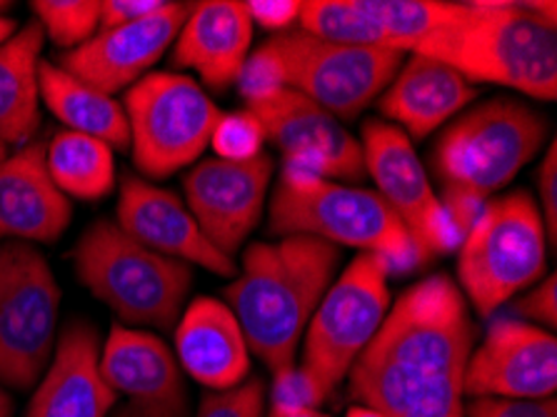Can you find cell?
I'll return each instance as SVG.
<instances>
[{
	"instance_id": "obj_1",
	"label": "cell",
	"mask_w": 557,
	"mask_h": 417,
	"mask_svg": "<svg viewBox=\"0 0 557 417\" xmlns=\"http://www.w3.org/2000/svg\"><path fill=\"white\" fill-rule=\"evenodd\" d=\"M472 340L460 287L447 275L420 280L350 368V395L383 417H468L462 378Z\"/></svg>"
},
{
	"instance_id": "obj_2",
	"label": "cell",
	"mask_w": 557,
	"mask_h": 417,
	"mask_svg": "<svg viewBox=\"0 0 557 417\" xmlns=\"http://www.w3.org/2000/svg\"><path fill=\"white\" fill-rule=\"evenodd\" d=\"M337 266L341 248L312 235L248 245L238 275L225 287V305L238 318L248 351L273 376L295 368L302 335Z\"/></svg>"
},
{
	"instance_id": "obj_3",
	"label": "cell",
	"mask_w": 557,
	"mask_h": 417,
	"mask_svg": "<svg viewBox=\"0 0 557 417\" xmlns=\"http://www.w3.org/2000/svg\"><path fill=\"white\" fill-rule=\"evenodd\" d=\"M555 3H453V13L416 48L468 83L500 85L550 103L557 98Z\"/></svg>"
},
{
	"instance_id": "obj_4",
	"label": "cell",
	"mask_w": 557,
	"mask_h": 417,
	"mask_svg": "<svg viewBox=\"0 0 557 417\" xmlns=\"http://www.w3.org/2000/svg\"><path fill=\"white\" fill-rule=\"evenodd\" d=\"M550 123L520 98L497 96L453 118L433 148L443 206L460 235L497 191L543 150Z\"/></svg>"
},
{
	"instance_id": "obj_5",
	"label": "cell",
	"mask_w": 557,
	"mask_h": 417,
	"mask_svg": "<svg viewBox=\"0 0 557 417\" xmlns=\"http://www.w3.org/2000/svg\"><path fill=\"white\" fill-rule=\"evenodd\" d=\"M268 230L277 237L312 235L337 248L373 253L391 270L423 266L408 228L375 191L352 188L293 165H283L275 183Z\"/></svg>"
},
{
	"instance_id": "obj_6",
	"label": "cell",
	"mask_w": 557,
	"mask_h": 417,
	"mask_svg": "<svg viewBox=\"0 0 557 417\" xmlns=\"http://www.w3.org/2000/svg\"><path fill=\"white\" fill-rule=\"evenodd\" d=\"M83 287L117 315V326L173 330L193 285V268L165 258L123 233L115 220H98L73 253Z\"/></svg>"
},
{
	"instance_id": "obj_7",
	"label": "cell",
	"mask_w": 557,
	"mask_h": 417,
	"mask_svg": "<svg viewBox=\"0 0 557 417\" xmlns=\"http://www.w3.org/2000/svg\"><path fill=\"white\" fill-rule=\"evenodd\" d=\"M547 233L528 191L491 198L460 241L458 280L480 318L540 283L547 266Z\"/></svg>"
},
{
	"instance_id": "obj_8",
	"label": "cell",
	"mask_w": 557,
	"mask_h": 417,
	"mask_svg": "<svg viewBox=\"0 0 557 417\" xmlns=\"http://www.w3.org/2000/svg\"><path fill=\"white\" fill-rule=\"evenodd\" d=\"M391 266L373 253H358L327 287L302 335L300 376L318 407L341 385L360 353L391 312Z\"/></svg>"
},
{
	"instance_id": "obj_9",
	"label": "cell",
	"mask_w": 557,
	"mask_h": 417,
	"mask_svg": "<svg viewBox=\"0 0 557 417\" xmlns=\"http://www.w3.org/2000/svg\"><path fill=\"white\" fill-rule=\"evenodd\" d=\"M281 88H290L337 121H356L403 65L398 50L335 42L290 28L256 48Z\"/></svg>"
},
{
	"instance_id": "obj_10",
	"label": "cell",
	"mask_w": 557,
	"mask_h": 417,
	"mask_svg": "<svg viewBox=\"0 0 557 417\" xmlns=\"http://www.w3.org/2000/svg\"><path fill=\"white\" fill-rule=\"evenodd\" d=\"M123 108L133 163L156 181L196 165L223 118L198 81L171 71H150L125 90Z\"/></svg>"
},
{
	"instance_id": "obj_11",
	"label": "cell",
	"mask_w": 557,
	"mask_h": 417,
	"mask_svg": "<svg viewBox=\"0 0 557 417\" xmlns=\"http://www.w3.org/2000/svg\"><path fill=\"white\" fill-rule=\"evenodd\" d=\"M61 287L30 243H0V385L36 388L58 340Z\"/></svg>"
},
{
	"instance_id": "obj_12",
	"label": "cell",
	"mask_w": 557,
	"mask_h": 417,
	"mask_svg": "<svg viewBox=\"0 0 557 417\" xmlns=\"http://www.w3.org/2000/svg\"><path fill=\"white\" fill-rule=\"evenodd\" d=\"M360 148L366 175L373 177L375 193L408 228L423 262L460 248V230L445 210L441 195L430 185L408 135L383 118H368L362 123Z\"/></svg>"
},
{
	"instance_id": "obj_13",
	"label": "cell",
	"mask_w": 557,
	"mask_h": 417,
	"mask_svg": "<svg viewBox=\"0 0 557 417\" xmlns=\"http://www.w3.org/2000/svg\"><path fill=\"white\" fill-rule=\"evenodd\" d=\"M246 110L263 125L265 140L283 152V165L331 177V181H362L360 140L350 135L335 115L290 88H275L248 98Z\"/></svg>"
},
{
	"instance_id": "obj_14",
	"label": "cell",
	"mask_w": 557,
	"mask_h": 417,
	"mask_svg": "<svg viewBox=\"0 0 557 417\" xmlns=\"http://www.w3.org/2000/svg\"><path fill=\"white\" fill-rule=\"evenodd\" d=\"M273 177L268 152L250 160H198L183 181L185 206L210 245L233 258L263 216L265 195Z\"/></svg>"
},
{
	"instance_id": "obj_15",
	"label": "cell",
	"mask_w": 557,
	"mask_h": 417,
	"mask_svg": "<svg viewBox=\"0 0 557 417\" xmlns=\"http://www.w3.org/2000/svg\"><path fill=\"white\" fill-rule=\"evenodd\" d=\"M557 390V340L525 320H495L462 378V395L543 400Z\"/></svg>"
},
{
	"instance_id": "obj_16",
	"label": "cell",
	"mask_w": 557,
	"mask_h": 417,
	"mask_svg": "<svg viewBox=\"0 0 557 417\" xmlns=\"http://www.w3.org/2000/svg\"><path fill=\"white\" fill-rule=\"evenodd\" d=\"M450 13L447 0H306L298 28L325 40L405 56L416 53Z\"/></svg>"
},
{
	"instance_id": "obj_17",
	"label": "cell",
	"mask_w": 557,
	"mask_h": 417,
	"mask_svg": "<svg viewBox=\"0 0 557 417\" xmlns=\"http://www.w3.org/2000/svg\"><path fill=\"white\" fill-rule=\"evenodd\" d=\"M100 368L123 410L115 417H185L188 390L175 353L148 330L113 326Z\"/></svg>"
},
{
	"instance_id": "obj_18",
	"label": "cell",
	"mask_w": 557,
	"mask_h": 417,
	"mask_svg": "<svg viewBox=\"0 0 557 417\" xmlns=\"http://www.w3.org/2000/svg\"><path fill=\"white\" fill-rule=\"evenodd\" d=\"M188 13V3H171L148 21L100 28L81 48L65 50L58 65L106 96H115L146 78L178 38Z\"/></svg>"
},
{
	"instance_id": "obj_19",
	"label": "cell",
	"mask_w": 557,
	"mask_h": 417,
	"mask_svg": "<svg viewBox=\"0 0 557 417\" xmlns=\"http://www.w3.org/2000/svg\"><path fill=\"white\" fill-rule=\"evenodd\" d=\"M115 223L135 243L165 258L198 266L221 278L238 275L233 258L210 245L188 206L173 191L158 188L146 177L125 175L117 195Z\"/></svg>"
},
{
	"instance_id": "obj_20",
	"label": "cell",
	"mask_w": 557,
	"mask_h": 417,
	"mask_svg": "<svg viewBox=\"0 0 557 417\" xmlns=\"http://www.w3.org/2000/svg\"><path fill=\"white\" fill-rule=\"evenodd\" d=\"M98 328L88 320H71L55 340L44 378L25 417H108L117 397L100 368Z\"/></svg>"
},
{
	"instance_id": "obj_21",
	"label": "cell",
	"mask_w": 557,
	"mask_h": 417,
	"mask_svg": "<svg viewBox=\"0 0 557 417\" xmlns=\"http://www.w3.org/2000/svg\"><path fill=\"white\" fill-rule=\"evenodd\" d=\"M71 220V198L48 173L46 146L28 143L0 160V237L55 243Z\"/></svg>"
},
{
	"instance_id": "obj_22",
	"label": "cell",
	"mask_w": 557,
	"mask_h": 417,
	"mask_svg": "<svg viewBox=\"0 0 557 417\" xmlns=\"http://www.w3.org/2000/svg\"><path fill=\"white\" fill-rule=\"evenodd\" d=\"M175 360L181 370L210 388H238L250 378V351L233 310L218 297H196L175 326Z\"/></svg>"
},
{
	"instance_id": "obj_23",
	"label": "cell",
	"mask_w": 557,
	"mask_h": 417,
	"mask_svg": "<svg viewBox=\"0 0 557 417\" xmlns=\"http://www.w3.org/2000/svg\"><path fill=\"white\" fill-rule=\"evenodd\" d=\"M246 3L238 0H206L190 5L178 38L173 42V65L193 68L213 90H227L238 83L252 46Z\"/></svg>"
},
{
	"instance_id": "obj_24",
	"label": "cell",
	"mask_w": 557,
	"mask_h": 417,
	"mask_svg": "<svg viewBox=\"0 0 557 417\" xmlns=\"http://www.w3.org/2000/svg\"><path fill=\"white\" fill-rule=\"evenodd\" d=\"M475 98V85L450 65L412 53L383 90L377 108L385 123L398 125L410 140H423L460 115Z\"/></svg>"
},
{
	"instance_id": "obj_25",
	"label": "cell",
	"mask_w": 557,
	"mask_h": 417,
	"mask_svg": "<svg viewBox=\"0 0 557 417\" xmlns=\"http://www.w3.org/2000/svg\"><path fill=\"white\" fill-rule=\"evenodd\" d=\"M46 33L23 25L0 46V146H28L40 125L38 68Z\"/></svg>"
},
{
	"instance_id": "obj_26",
	"label": "cell",
	"mask_w": 557,
	"mask_h": 417,
	"mask_svg": "<svg viewBox=\"0 0 557 417\" xmlns=\"http://www.w3.org/2000/svg\"><path fill=\"white\" fill-rule=\"evenodd\" d=\"M38 88L46 108L65 125L63 131L90 135L113 150L131 148L128 118L113 96H106L50 61H40Z\"/></svg>"
},
{
	"instance_id": "obj_27",
	"label": "cell",
	"mask_w": 557,
	"mask_h": 417,
	"mask_svg": "<svg viewBox=\"0 0 557 417\" xmlns=\"http://www.w3.org/2000/svg\"><path fill=\"white\" fill-rule=\"evenodd\" d=\"M48 173L67 198L100 200L115 188L113 148L73 131H58L46 146Z\"/></svg>"
},
{
	"instance_id": "obj_28",
	"label": "cell",
	"mask_w": 557,
	"mask_h": 417,
	"mask_svg": "<svg viewBox=\"0 0 557 417\" xmlns=\"http://www.w3.org/2000/svg\"><path fill=\"white\" fill-rule=\"evenodd\" d=\"M30 8L58 48H81L100 30V0H33Z\"/></svg>"
},
{
	"instance_id": "obj_29",
	"label": "cell",
	"mask_w": 557,
	"mask_h": 417,
	"mask_svg": "<svg viewBox=\"0 0 557 417\" xmlns=\"http://www.w3.org/2000/svg\"><path fill=\"white\" fill-rule=\"evenodd\" d=\"M263 143V125L258 123V118L250 110L243 108L235 110V113H223L213 131V138H210V148L215 150V158L240 163V160H250L265 152Z\"/></svg>"
},
{
	"instance_id": "obj_30",
	"label": "cell",
	"mask_w": 557,
	"mask_h": 417,
	"mask_svg": "<svg viewBox=\"0 0 557 417\" xmlns=\"http://www.w3.org/2000/svg\"><path fill=\"white\" fill-rule=\"evenodd\" d=\"M265 382L250 376L238 388L202 397L196 417H263L265 415Z\"/></svg>"
},
{
	"instance_id": "obj_31",
	"label": "cell",
	"mask_w": 557,
	"mask_h": 417,
	"mask_svg": "<svg viewBox=\"0 0 557 417\" xmlns=\"http://www.w3.org/2000/svg\"><path fill=\"white\" fill-rule=\"evenodd\" d=\"M468 417H557V400H510V397H470Z\"/></svg>"
},
{
	"instance_id": "obj_32",
	"label": "cell",
	"mask_w": 557,
	"mask_h": 417,
	"mask_svg": "<svg viewBox=\"0 0 557 417\" xmlns=\"http://www.w3.org/2000/svg\"><path fill=\"white\" fill-rule=\"evenodd\" d=\"M515 315L530 320V326L555 330L557 326V278L550 272L545 280L533 285V291H528L522 297L512 303Z\"/></svg>"
},
{
	"instance_id": "obj_33",
	"label": "cell",
	"mask_w": 557,
	"mask_h": 417,
	"mask_svg": "<svg viewBox=\"0 0 557 417\" xmlns=\"http://www.w3.org/2000/svg\"><path fill=\"white\" fill-rule=\"evenodd\" d=\"M537 195H540V218H543L547 245H557V143L550 140L545 150L543 163L537 168Z\"/></svg>"
},
{
	"instance_id": "obj_34",
	"label": "cell",
	"mask_w": 557,
	"mask_h": 417,
	"mask_svg": "<svg viewBox=\"0 0 557 417\" xmlns=\"http://www.w3.org/2000/svg\"><path fill=\"white\" fill-rule=\"evenodd\" d=\"M168 5V0H100V28L148 21L163 13Z\"/></svg>"
},
{
	"instance_id": "obj_35",
	"label": "cell",
	"mask_w": 557,
	"mask_h": 417,
	"mask_svg": "<svg viewBox=\"0 0 557 417\" xmlns=\"http://www.w3.org/2000/svg\"><path fill=\"white\" fill-rule=\"evenodd\" d=\"M300 5L302 0H248L246 3L252 25H260L275 36L298 23Z\"/></svg>"
},
{
	"instance_id": "obj_36",
	"label": "cell",
	"mask_w": 557,
	"mask_h": 417,
	"mask_svg": "<svg viewBox=\"0 0 557 417\" xmlns=\"http://www.w3.org/2000/svg\"><path fill=\"white\" fill-rule=\"evenodd\" d=\"M265 417H331V415L320 413L315 407H288V405L270 403V410Z\"/></svg>"
},
{
	"instance_id": "obj_37",
	"label": "cell",
	"mask_w": 557,
	"mask_h": 417,
	"mask_svg": "<svg viewBox=\"0 0 557 417\" xmlns=\"http://www.w3.org/2000/svg\"><path fill=\"white\" fill-rule=\"evenodd\" d=\"M13 415H15L13 397L3 385H0V417H13Z\"/></svg>"
},
{
	"instance_id": "obj_38",
	"label": "cell",
	"mask_w": 557,
	"mask_h": 417,
	"mask_svg": "<svg viewBox=\"0 0 557 417\" xmlns=\"http://www.w3.org/2000/svg\"><path fill=\"white\" fill-rule=\"evenodd\" d=\"M18 30V23H15L13 19H5V15H0V46L13 36V33Z\"/></svg>"
},
{
	"instance_id": "obj_39",
	"label": "cell",
	"mask_w": 557,
	"mask_h": 417,
	"mask_svg": "<svg viewBox=\"0 0 557 417\" xmlns=\"http://www.w3.org/2000/svg\"><path fill=\"white\" fill-rule=\"evenodd\" d=\"M345 417H383V415H380L377 410H373V407L356 405V407H350L348 415H345Z\"/></svg>"
},
{
	"instance_id": "obj_40",
	"label": "cell",
	"mask_w": 557,
	"mask_h": 417,
	"mask_svg": "<svg viewBox=\"0 0 557 417\" xmlns=\"http://www.w3.org/2000/svg\"><path fill=\"white\" fill-rule=\"evenodd\" d=\"M8 156V148L5 146H0V160H3Z\"/></svg>"
}]
</instances>
